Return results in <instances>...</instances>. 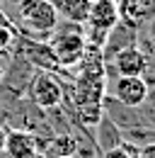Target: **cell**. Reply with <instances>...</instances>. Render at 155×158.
I'll return each mask as SVG.
<instances>
[{"instance_id": "6da1fadb", "label": "cell", "mask_w": 155, "mask_h": 158, "mask_svg": "<svg viewBox=\"0 0 155 158\" xmlns=\"http://www.w3.org/2000/svg\"><path fill=\"white\" fill-rule=\"evenodd\" d=\"M19 22L32 32V39H46L56 32L58 27V10L49 0H17Z\"/></svg>"}, {"instance_id": "7a4b0ae2", "label": "cell", "mask_w": 155, "mask_h": 158, "mask_svg": "<svg viewBox=\"0 0 155 158\" xmlns=\"http://www.w3.org/2000/svg\"><path fill=\"white\" fill-rule=\"evenodd\" d=\"M54 54H56V61L61 68H70V66H78L82 54H85V46H87V39H85V32L80 29H61L54 34V39L49 41Z\"/></svg>"}, {"instance_id": "3957f363", "label": "cell", "mask_w": 155, "mask_h": 158, "mask_svg": "<svg viewBox=\"0 0 155 158\" xmlns=\"http://www.w3.org/2000/svg\"><path fill=\"white\" fill-rule=\"evenodd\" d=\"M112 93L124 107H141L150 98V83L143 76H119L112 85Z\"/></svg>"}, {"instance_id": "277c9868", "label": "cell", "mask_w": 155, "mask_h": 158, "mask_svg": "<svg viewBox=\"0 0 155 158\" xmlns=\"http://www.w3.org/2000/svg\"><path fill=\"white\" fill-rule=\"evenodd\" d=\"M29 95H32V100L39 110H54L63 100V88L54 78V73L39 71V76H34L32 85H29Z\"/></svg>"}, {"instance_id": "5b68a950", "label": "cell", "mask_w": 155, "mask_h": 158, "mask_svg": "<svg viewBox=\"0 0 155 158\" xmlns=\"http://www.w3.org/2000/svg\"><path fill=\"white\" fill-rule=\"evenodd\" d=\"M19 54L29 61V63H34L37 68H41V71L54 73V71L61 68L58 61H56V54H54V49H51V44L44 41V39H32V37L19 39Z\"/></svg>"}, {"instance_id": "8992f818", "label": "cell", "mask_w": 155, "mask_h": 158, "mask_svg": "<svg viewBox=\"0 0 155 158\" xmlns=\"http://www.w3.org/2000/svg\"><path fill=\"white\" fill-rule=\"evenodd\" d=\"M148 63H150V59L145 56V51L138 44L126 46V49H121L119 54L112 56V66L119 76H145Z\"/></svg>"}, {"instance_id": "52a82bcc", "label": "cell", "mask_w": 155, "mask_h": 158, "mask_svg": "<svg viewBox=\"0 0 155 158\" xmlns=\"http://www.w3.org/2000/svg\"><path fill=\"white\" fill-rule=\"evenodd\" d=\"M138 44V24H131V22L126 20H119L109 29V34H107V39L102 44V56L104 59H112L114 54H119L121 49H126V46H133Z\"/></svg>"}, {"instance_id": "ba28073f", "label": "cell", "mask_w": 155, "mask_h": 158, "mask_svg": "<svg viewBox=\"0 0 155 158\" xmlns=\"http://www.w3.org/2000/svg\"><path fill=\"white\" fill-rule=\"evenodd\" d=\"M39 153V141L27 129H10L5 139V153L7 158H32Z\"/></svg>"}, {"instance_id": "9c48e42d", "label": "cell", "mask_w": 155, "mask_h": 158, "mask_svg": "<svg viewBox=\"0 0 155 158\" xmlns=\"http://www.w3.org/2000/svg\"><path fill=\"white\" fill-rule=\"evenodd\" d=\"M119 22V7H116V0H95L92 7H90V17H87V27H95L102 32H109Z\"/></svg>"}, {"instance_id": "30bf717a", "label": "cell", "mask_w": 155, "mask_h": 158, "mask_svg": "<svg viewBox=\"0 0 155 158\" xmlns=\"http://www.w3.org/2000/svg\"><path fill=\"white\" fill-rule=\"evenodd\" d=\"M90 7H92L90 0H63V5L58 7V15L73 24H82L90 17Z\"/></svg>"}, {"instance_id": "8fae6325", "label": "cell", "mask_w": 155, "mask_h": 158, "mask_svg": "<svg viewBox=\"0 0 155 158\" xmlns=\"http://www.w3.org/2000/svg\"><path fill=\"white\" fill-rule=\"evenodd\" d=\"M99 146H102V151H107V148H112V146H116V143H121L124 139H121V134H119V127H116L112 119L102 117L99 119Z\"/></svg>"}, {"instance_id": "7c38bea8", "label": "cell", "mask_w": 155, "mask_h": 158, "mask_svg": "<svg viewBox=\"0 0 155 158\" xmlns=\"http://www.w3.org/2000/svg\"><path fill=\"white\" fill-rule=\"evenodd\" d=\"M102 158H138V146L129 143V141H121L112 148H107L102 153Z\"/></svg>"}, {"instance_id": "4fadbf2b", "label": "cell", "mask_w": 155, "mask_h": 158, "mask_svg": "<svg viewBox=\"0 0 155 158\" xmlns=\"http://www.w3.org/2000/svg\"><path fill=\"white\" fill-rule=\"evenodd\" d=\"M15 37H17V34H15L12 27H2V24H0V51H7V46L12 44Z\"/></svg>"}, {"instance_id": "5bb4252c", "label": "cell", "mask_w": 155, "mask_h": 158, "mask_svg": "<svg viewBox=\"0 0 155 158\" xmlns=\"http://www.w3.org/2000/svg\"><path fill=\"white\" fill-rule=\"evenodd\" d=\"M138 158H155V141H145L138 146Z\"/></svg>"}, {"instance_id": "9a60e30c", "label": "cell", "mask_w": 155, "mask_h": 158, "mask_svg": "<svg viewBox=\"0 0 155 158\" xmlns=\"http://www.w3.org/2000/svg\"><path fill=\"white\" fill-rule=\"evenodd\" d=\"M5 139H7V129L0 127V156L5 153Z\"/></svg>"}, {"instance_id": "2e32d148", "label": "cell", "mask_w": 155, "mask_h": 158, "mask_svg": "<svg viewBox=\"0 0 155 158\" xmlns=\"http://www.w3.org/2000/svg\"><path fill=\"white\" fill-rule=\"evenodd\" d=\"M148 37H150V41L155 46V17H150V22H148Z\"/></svg>"}, {"instance_id": "e0dca14e", "label": "cell", "mask_w": 155, "mask_h": 158, "mask_svg": "<svg viewBox=\"0 0 155 158\" xmlns=\"http://www.w3.org/2000/svg\"><path fill=\"white\" fill-rule=\"evenodd\" d=\"M49 2H51V5L56 7V10H58V7H61V5H63V0H49Z\"/></svg>"}, {"instance_id": "ac0fdd59", "label": "cell", "mask_w": 155, "mask_h": 158, "mask_svg": "<svg viewBox=\"0 0 155 158\" xmlns=\"http://www.w3.org/2000/svg\"><path fill=\"white\" fill-rule=\"evenodd\" d=\"M2 78H5V66H2V61H0V83H2Z\"/></svg>"}, {"instance_id": "d6986e66", "label": "cell", "mask_w": 155, "mask_h": 158, "mask_svg": "<svg viewBox=\"0 0 155 158\" xmlns=\"http://www.w3.org/2000/svg\"><path fill=\"white\" fill-rule=\"evenodd\" d=\"M32 158H44V156H41V153H34V156H32Z\"/></svg>"}, {"instance_id": "ffe728a7", "label": "cell", "mask_w": 155, "mask_h": 158, "mask_svg": "<svg viewBox=\"0 0 155 158\" xmlns=\"http://www.w3.org/2000/svg\"><path fill=\"white\" fill-rule=\"evenodd\" d=\"M58 158H73V156H58Z\"/></svg>"}, {"instance_id": "44dd1931", "label": "cell", "mask_w": 155, "mask_h": 158, "mask_svg": "<svg viewBox=\"0 0 155 158\" xmlns=\"http://www.w3.org/2000/svg\"><path fill=\"white\" fill-rule=\"evenodd\" d=\"M90 2H95V0H90Z\"/></svg>"}]
</instances>
